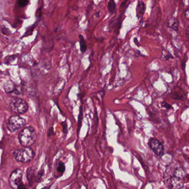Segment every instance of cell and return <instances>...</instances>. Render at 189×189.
<instances>
[{
  "mask_svg": "<svg viewBox=\"0 0 189 189\" xmlns=\"http://www.w3.org/2000/svg\"><path fill=\"white\" fill-rule=\"evenodd\" d=\"M185 177V172L182 167H176L172 173L166 169L164 175L165 184L168 188H182Z\"/></svg>",
  "mask_w": 189,
  "mask_h": 189,
  "instance_id": "1",
  "label": "cell"
},
{
  "mask_svg": "<svg viewBox=\"0 0 189 189\" xmlns=\"http://www.w3.org/2000/svg\"><path fill=\"white\" fill-rule=\"evenodd\" d=\"M37 138L35 129L31 126L26 127L20 132L18 140L21 145L24 147H30L35 143Z\"/></svg>",
  "mask_w": 189,
  "mask_h": 189,
  "instance_id": "2",
  "label": "cell"
},
{
  "mask_svg": "<svg viewBox=\"0 0 189 189\" xmlns=\"http://www.w3.org/2000/svg\"><path fill=\"white\" fill-rule=\"evenodd\" d=\"M13 156L17 162L26 163L33 159L34 153L30 147H25V148L23 149L16 150L13 152Z\"/></svg>",
  "mask_w": 189,
  "mask_h": 189,
  "instance_id": "3",
  "label": "cell"
},
{
  "mask_svg": "<svg viewBox=\"0 0 189 189\" xmlns=\"http://www.w3.org/2000/svg\"><path fill=\"white\" fill-rule=\"evenodd\" d=\"M23 174L21 170H14L10 175L9 183L13 189H25V187L23 184L22 179Z\"/></svg>",
  "mask_w": 189,
  "mask_h": 189,
  "instance_id": "4",
  "label": "cell"
},
{
  "mask_svg": "<svg viewBox=\"0 0 189 189\" xmlns=\"http://www.w3.org/2000/svg\"><path fill=\"white\" fill-rule=\"evenodd\" d=\"M10 107L12 111L16 114H24L28 109L27 102L21 98H14L11 100Z\"/></svg>",
  "mask_w": 189,
  "mask_h": 189,
  "instance_id": "5",
  "label": "cell"
},
{
  "mask_svg": "<svg viewBox=\"0 0 189 189\" xmlns=\"http://www.w3.org/2000/svg\"><path fill=\"white\" fill-rule=\"evenodd\" d=\"M26 124V120L19 115H13L10 117L7 123V128L11 132H16L22 128Z\"/></svg>",
  "mask_w": 189,
  "mask_h": 189,
  "instance_id": "6",
  "label": "cell"
},
{
  "mask_svg": "<svg viewBox=\"0 0 189 189\" xmlns=\"http://www.w3.org/2000/svg\"><path fill=\"white\" fill-rule=\"evenodd\" d=\"M150 149L154 152L158 157H162L164 153V147L162 143L156 138H151L148 141Z\"/></svg>",
  "mask_w": 189,
  "mask_h": 189,
  "instance_id": "7",
  "label": "cell"
},
{
  "mask_svg": "<svg viewBox=\"0 0 189 189\" xmlns=\"http://www.w3.org/2000/svg\"><path fill=\"white\" fill-rule=\"evenodd\" d=\"M146 9V5L144 3L141 1H138L137 8V17L139 15L140 17H142L144 14L145 11Z\"/></svg>",
  "mask_w": 189,
  "mask_h": 189,
  "instance_id": "8",
  "label": "cell"
},
{
  "mask_svg": "<svg viewBox=\"0 0 189 189\" xmlns=\"http://www.w3.org/2000/svg\"><path fill=\"white\" fill-rule=\"evenodd\" d=\"M80 52L82 53H85L87 49V45L86 41L85 40V38L83 37V36L82 35H80Z\"/></svg>",
  "mask_w": 189,
  "mask_h": 189,
  "instance_id": "9",
  "label": "cell"
},
{
  "mask_svg": "<svg viewBox=\"0 0 189 189\" xmlns=\"http://www.w3.org/2000/svg\"><path fill=\"white\" fill-rule=\"evenodd\" d=\"M116 8V3L115 0H109L108 3V10L110 15L114 14Z\"/></svg>",
  "mask_w": 189,
  "mask_h": 189,
  "instance_id": "10",
  "label": "cell"
},
{
  "mask_svg": "<svg viewBox=\"0 0 189 189\" xmlns=\"http://www.w3.org/2000/svg\"><path fill=\"white\" fill-rule=\"evenodd\" d=\"M83 110L82 109V107H80V114L78 116V135L79 134L81 125H82V120L83 118Z\"/></svg>",
  "mask_w": 189,
  "mask_h": 189,
  "instance_id": "11",
  "label": "cell"
},
{
  "mask_svg": "<svg viewBox=\"0 0 189 189\" xmlns=\"http://www.w3.org/2000/svg\"><path fill=\"white\" fill-rule=\"evenodd\" d=\"M30 0H18V5L20 7H25L29 3Z\"/></svg>",
  "mask_w": 189,
  "mask_h": 189,
  "instance_id": "12",
  "label": "cell"
},
{
  "mask_svg": "<svg viewBox=\"0 0 189 189\" xmlns=\"http://www.w3.org/2000/svg\"><path fill=\"white\" fill-rule=\"evenodd\" d=\"M65 164L62 162H60L58 166V172L63 173L65 171Z\"/></svg>",
  "mask_w": 189,
  "mask_h": 189,
  "instance_id": "13",
  "label": "cell"
},
{
  "mask_svg": "<svg viewBox=\"0 0 189 189\" xmlns=\"http://www.w3.org/2000/svg\"><path fill=\"white\" fill-rule=\"evenodd\" d=\"M161 105L162 107H164L165 108H166L167 109L169 110L171 109H173V108L172 107L171 105L169 104L168 103H167V102L165 101H163V102L161 103Z\"/></svg>",
  "mask_w": 189,
  "mask_h": 189,
  "instance_id": "14",
  "label": "cell"
},
{
  "mask_svg": "<svg viewBox=\"0 0 189 189\" xmlns=\"http://www.w3.org/2000/svg\"><path fill=\"white\" fill-rule=\"evenodd\" d=\"M179 22L176 19L174 21V22L173 23V24L171 26V28H172L175 31H177L178 30V28H179Z\"/></svg>",
  "mask_w": 189,
  "mask_h": 189,
  "instance_id": "15",
  "label": "cell"
},
{
  "mask_svg": "<svg viewBox=\"0 0 189 189\" xmlns=\"http://www.w3.org/2000/svg\"><path fill=\"white\" fill-rule=\"evenodd\" d=\"M134 42L135 44L137 45V46H140L139 42V41H138V40L137 39V38H134Z\"/></svg>",
  "mask_w": 189,
  "mask_h": 189,
  "instance_id": "16",
  "label": "cell"
},
{
  "mask_svg": "<svg viewBox=\"0 0 189 189\" xmlns=\"http://www.w3.org/2000/svg\"><path fill=\"white\" fill-rule=\"evenodd\" d=\"M185 65H186V61H184V60L182 61V70H184L185 68Z\"/></svg>",
  "mask_w": 189,
  "mask_h": 189,
  "instance_id": "17",
  "label": "cell"
},
{
  "mask_svg": "<svg viewBox=\"0 0 189 189\" xmlns=\"http://www.w3.org/2000/svg\"><path fill=\"white\" fill-rule=\"evenodd\" d=\"M127 1H128V0H124L123 2L121 3V5H120V6L121 7H124L125 4H126V3H127Z\"/></svg>",
  "mask_w": 189,
  "mask_h": 189,
  "instance_id": "18",
  "label": "cell"
},
{
  "mask_svg": "<svg viewBox=\"0 0 189 189\" xmlns=\"http://www.w3.org/2000/svg\"><path fill=\"white\" fill-rule=\"evenodd\" d=\"M165 58H166V60H168L170 58H173V57H172V55H170V54H169V56H166Z\"/></svg>",
  "mask_w": 189,
  "mask_h": 189,
  "instance_id": "19",
  "label": "cell"
}]
</instances>
